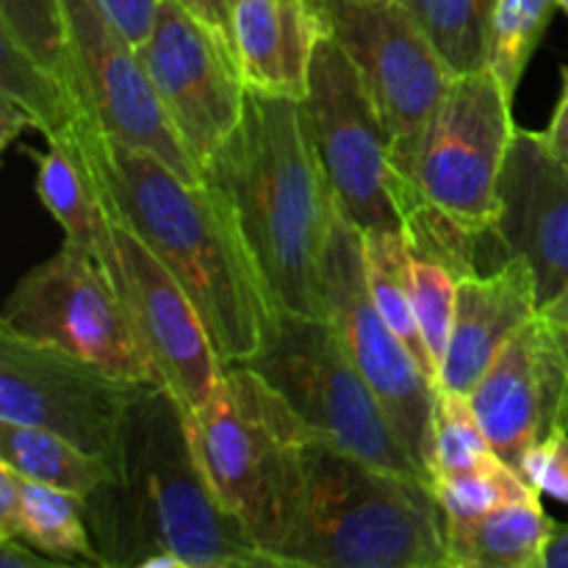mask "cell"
<instances>
[{"instance_id":"cell-38","label":"cell","mask_w":568,"mask_h":568,"mask_svg":"<svg viewBox=\"0 0 568 568\" xmlns=\"http://www.w3.org/2000/svg\"><path fill=\"white\" fill-rule=\"evenodd\" d=\"M541 314L547 316L549 322H552L555 327H558L560 333L568 338V286L564 288V292L558 294V297L552 300V303H547L541 308Z\"/></svg>"},{"instance_id":"cell-40","label":"cell","mask_w":568,"mask_h":568,"mask_svg":"<svg viewBox=\"0 0 568 568\" xmlns=\"http://www.w3.org/2000/svg\"><path fill=\"white\" fill-rule=\"evenodd\" d=\"M214 3H216V11H220V17L225 20V26H227V11H231V6L236 3V0H214Z\"/></svg>"},{"instance_id":"cell-41","label":"cell","mask_w":568,"mask_h":568,"mask_svg":"<svg viewBox=\"0 0 568 568\" xmlns=\"http://www.w3.org/2000/svg\"><path fill=\"white\" fill-rule=\"evenodd\" d=\"M558 6H560V9H564L566 14H568V0H558Z\"/></svg>"},{"instance_id":"cell-39","label":"cell","mask_w":568,"mask_h":568,"mask_svg":"<svg viewBox=\"0 0 568 568\" xmlns=\"http://www.w3.org/2000/svg\"><path fill=\"white\" fill-rule=\"evenodd\" d=\"M181 3L189 6V9H192V11H197V14H203L205 20H211V22H216V26L227 28L225 20H222V17H220V11H216L214 0H181Z\"/></svg>"},{"instance_id":"cell-33","label":"cell","mask_w":568,"mask_h":568,"mask_svg":"<svg viewBox=\"0 0 568 568\" xmlns=\"http://www.w3.org/2000/svg\"><path fill=\"white\" fill-rule=\"evenodd\" d=\"M100 3L109 11L111 20L122 28V33L139 48L153 28L161 0H100Z\"/></svg>"},{"instance_id":"cell-26","label":"cell","mask_w":568,"mask_h":568,"mask_svg":"<svg viewBox=\"0 0 568 568\" xmlns=\"http://www.w3.org/2000/svg\"><path fill=\"white\" fill-rule=\"evenodd\" d=\"M453 70L466 75L491 67V22L497 0H403Z\"/></svg>"},{"instance_id":"cell-2","label":"cell","mask_w":568,"mask_h":568,"mask_svg":"<svg viewBox=\"0 0 568 568\" xmlns=\"http://www.w3.org/2000/svg\"><path fill=\"white\" fill-rule=\"evenodd\" d=\"M203 181L220 197L277 311L327 320L325 250L338 205L300 100L247 89Z\"/></svg>"},{"instance_id":"cell-4","label":"cell","mask_w":568,"mask_h":568,"mask_svg":"<svg viewBox=\"0 0 568 568\" xmlns=\"http://www.w3.org/2000/svg\"><path fill=\"white\" fill-rule=\"evenodd\" d=\"M292 568H447V519L430 483L381 469L316 436L292 536Z\"/></svg>"},{"instance_id":"cell-36","label":"cell","mask_w":568,"mask_h":568,"mask_svg":"<svg viewBox=\"0 0 568 568\" xmlns=\"http://www.w3.org/2000/svg\"><path fill=\"white\" fill-rule=\"evenodd\" d=\"M544 142H547L549 153H552L560 164L568 166V75L564 98H560L558 109H555L552 122H549V128L544 131Z\"/></svg>"},{"instance_id":"cell-7","label":"cell","mask_w":568,"mask_h":568,"mask_svg":"<svg viewBox=\"0 0 568 568\" xmlns=\"http://www.w3.org/2000/svg\"><path fill=\"white\" fill-rule=\"evenodd\" d=\"M0 333L72 355L125 381L161 386L103 261L67 242L53 258L20 277L3 305Z\"/></svg>"},{"instance_id":"cell-9","label":"cell","mask_w":568,"mask_h":568,"mask_svg":"<svg viewBox=\"0 0 568 568\" xmlns=\"http://www.w3.org/2000/svg\"><path fill=\"white\" fill-rule=\"evenodd\" d=\"M325 303L327 322L344 353L369 383L399 442L433 486V416L438 392L403 338L383 320L369 292L364 233L342 214H336L325 250Z\"/></svg>"},{"instance_id":"cell-28","label":"cell","mask_w":568,"mask_h":568,"mask_svg":"<svg viewBox=\"0 0 568 568\" xmlns=\"http://www.w3.org/2000/svg\"><path fill=\"white\" fill-rule=\"evenodd\" d=\"M497 458L499 455L494 453L491 442L471 408V399L466 394L442 388L436 397V416H433V480L480 469Z\"/></svg>"},{"instance_id":"cell-21","label":"cell","mask_w":568,"mask_h":568,"mask_svg":"<svg viewBox=\"0 0 568 568\" xmlns=\"http://www.w3.org/2000/svg\"><path fill=\"white\" fill-rule=\"evenodd\" d=\"M555 527L541 497L447 525V568H547Z\"/></svg>"},{"instance_id":"cell-19","label":"cell","mask_w":568,"mask_h":568,"mask_svg":"<svg viewBox=\"0 0 568 568\" xmlns=\"http://www.w3.org/2000/svg\"><path fill=\"white\" fill-rule=\"evenodd\" d=\"M325 31V0H236L227 11V37L244 83L272 98L303 103Z\"/></svg>"},{"instance_id":"cell-3","label":"cell","mask_w":568,"mask_h":568,"mask_svg":"<svg viewBox=\"0 0 568 568\" xmlns=\"http://www.w3.org/2000/svg\"><path fill=\"white\" fill-rule=\"evenodd\" d=\"M105 568H277L216 499L164 388L133 410L116 477L87 499Z\"/></svg>"},{"instance_id":"cell-10","label":"cell","mask_w":568,"mask_h":568,"mask_svg":"<svg viewBox=\"0 0 568 568\" xmlns=\"http://www.w3.org/2000/svg\"><path fill=\"white\" fill-rule=\"evenodd\" d=\"M327 28L364 72L388 133L392 170L410 175L453 70L403 0H325Z\"/></svg>"},{"instance_id":"cell-12","label":"cell","mask_w":568,"mask_h":568,"mask_svg":"<svg viewBox=\"0 0 568 568\" xmlns=\"http://www.w3.org/2000/svg\"><path fill=\"white\" fill-rule=\"evenodd\" d=\"M303 109L338 214L364 233L403 231L388 192L392 153L386 125L364 72L331 28L316 44Z\"/></svg>"},{"instance_id":"cell-20","label":"cell","mask_w":568,"mask_h":568,"mask_svg":"<svg viewBox=\"0 0 568 568\" xmlns=\"http://www.w3.org/2000/svg\"><path fill=\"white\" fill-rule=\"evenodd\" d=\"M83 116L75 87L39 64L31 53L0 37V144L9 148L17 133H42L48 142L67 136Z\"/></svg>"},{"instance_id":"cell-13","label":"cell","mask_w":568,"mask_h":568,"mask_svg":"<svg viewBox=\"0 0 568 568\" xmlns=\"http://www.w3.org/2000/svg\"><path fill=\"white\" fill-rule=\"evenodd\" d=\"M139 55L183 148L200 172L236 131L247 98L227 28L181 0H161Z\"/></svg>"},{"instance_id":"cell-27","label":"cell","mask_w":568,"mask_h":568,"mask_svg":"<svg viewBox=\"0 0 568 568\" xmlns=\"http://www.w3.org/2000/svg\"><path fill=\"white\" fill-rule=\"evenodd\" d=\"M433 491L442 503L447 525H464V521L480 519L505 505L541 497V491L527 480L525 471L505 464L503 458L480 466V469L438 477L433 480Z\"/></svg>"},{"instance_id":"cell-14","label":"cell","mask_w":568,"mask_h":568,"mask_svg":"<svg viewBox=\"0 0 568 568\" xmlns=\"http://www.w3.org/2000/svg\"><path fill=\"white\" fill-rule=\"evenodd\" d=\"M67 53L83 116L131 148L148 150L186 181L200 183L197 161L183 148L159 92L150 83L139 48L122 33L100 0H61Z\"/></svg>"},{"instance_id":"cell-11","label":"cell","mask_w":568,"mask_h":568,"mask_svg":"<svg viewBox=\"0 0 568 568\" xmlns=\"http://www.w3.org/2000/svg\"><path fill=\"white\" fill-rule=\"evenodd\" d=\"M153 388L0 333V422L59 433L109 464L114 477L133 410Z\"/></svg>"},{"instance_id":"cell-25","label":"cell","mask_w":568,"mask_h":568,"mask_svg":"<svg viewBox=\"0 0 568 568\" xmlns=\"http://www.w3.org/2000/svg\"><path fill=\"white\" fill-rule=\"evenodd\" d=\"M22 541L61 566H103L87 521V499L22 477Z\"/></svg>"},{"instance_id":"cell-35","label":"cell","mask_w":568,"mask_h":568,"mask_svg":"<svg viewBox=\"0 0 568 568\" xmlns=\"http://www.w3.org/2000/svg\"><path fill=\"white\" fill-rule=\"evenodd\" d=\"M55 566H61L59 560L42 555L39 549H33L31 544L22 541V538L0 541V568H55Z\"/></svg>"},{"instance_id":"cell-24","label":"cell","mask_w":568,"mask_h":568,"mask_svg":"<svg viewBox=\"0 0 568 568\" xmlns=\"http://www.w3.org/2000/svg\"><path fill=\"white\" fill-rule=\"evenodd\" d=\"M364 250L369 292L381 308L383 320L403 338V344L410 349V355L422 366L427 381L436 386V392H442V372H438L436 361L427 349L419 322H416L414 300H410V255L403 231H366Z\"/></svg>"},{"instance_id":"cell-16","label":"cell","mask_w":568,"mask_h":568,"mask_svg":"<svg viewBox=\"0 0 568 568\" xmlns=\"http://www.w3.org/2000/svg\"><path fill=\"white\" fill-rule=\"evenodd\" d=\"M469 399L494 453L521 469L532 447L568 433V338L544 314L532 316Z\"/></svg>"},{"instance_id":"cell-34","label":"cell","mask_w":568,"mask_h":568,"mask_svg":"<svg viewBox=\"0 0 568 568\" xmlns=\"http://www.w3.org/2000/svg\"><path fill=\"white\" fill-rule=\"evenodd\" d=\"M22 538V475L0 464V541Z\"/></svg>"},{"instance_id":"cell-32","label":"cell","mask_w":568,"mask_h":568,"mask_svg":"<svg viewBox=\"0 0 568 568\" xmlns=\"http://www.w3.org/2000/svg\"><path fill=\"white\" fill-rule=\"evenodd\" d=\"M521 471L538 491L568 505V433L532 447L521 460Z\"/></svg>"},{"instance_id":"cell-22","label":"cell","mask_w":568,"mask_h":568,"mask_svg":"<svg viewBox=\"0 0 568 568\" xmlns=\"http://www.w3.org/2000/svg\"><path fill=\"white\" fill-rule=\"evenodd\" d=\"M37 194L64 231L67 244L103 258L111 242V220L72 133L53 139L39 159Z\"/></svg>"},{"instance_id":"cell-15","label":"cell","mask_w":568,"mask_h":568,"mask_svg":"<svg viewBox=\"0 0 568 568\" xmlns=\"http://www.w3.org/2000/svg\"><path fill=\"white\" fill-rule=\"evenodd\" d=\"M100 261L131 311L164 392L175 397L183 414L203 408L225 364L186 288L136 233L114 220L109 250Z\"/></svg>"},{"instance_id":"cell-6","label":"cell","mask_w":568,"mask_h":568,"mask_svg":"<svg viewBox=\"0 0 568 568\" xmlns=\"http://www.w3.org/2000/svg\"><path fill=\"white\" fill-rule=\"evenodd\" d=\"M244 364L286 399L314 436L381 469L430 483L327 320L277 311L270 342Z\"/></svg>"},{"instance_id":"cell-23","label":"cell","mask_w":568,"mask_h":568,"mask_svg":"<svg viewBox=\"0 0 568 568\" xmlns=\"http://www.w3.org/2000/svg\"><path fill=\"white\" fill-rule=\"evenodd\" d=\"M0 464L11 466L26 480L44 483L89 499L114 477L109 464L89 455L78 444L42 427L0 422Z\"/></svg>"},{"instance_id":"cell-8","label":"cell","mask_w":568,"mask_h":568,"mask_svg":"<svg viewBox=\"0 0 568 568\" xmlns=\"http://www.w3.org/2000/svg\"><path fill=\"white\" fill-rule=\"evenodd\" d=\"M514 133V98L491 67L455 75L405 178L471 233L497 239L499 178Z\"/></svg>"},{"instance_id":"cell-18","label":"cell","mask_w":568,"mask_h":568,"mask_svg":"<svg viewBox=\"0 0 568 568\" xmlns=\"http://www.w3.org/2000/svg\"><path fill=\"white\" fill-rule=\"evenodd\" d=\"M538 314L536 275L519 255H510L488 272L460 277L453 336L442 364V388L469 397L499 349Z\"/></svg>"},{"instance_id":"cell-1","label":"cell","mask_w":568,"mask_h":568,"mask_svg":"<svg viewBox=\"0 0 568 568\" xmlns=\"http://www.w3.org/2000/svg\"><path fill=\"white\" fill-rule=\"evenodd\" d=\"M105 211L186 288L222 364L253 358L275 331L272 305L225 205L148 150L116 142L89 116L72 128Z\"/></svg>"},{"instance_id":"cell-17","label":"cell","mask_w":568,"mask_h":568,"mask_svg":"<svg viewBox=\"0 0 568 568\" xmlns=\"http://www.w3.org/2000/svg\"><path fill=\"white\" fill-rule=\"evenodd\" d=\"M499 247L530 264L541 308L568 286V166L544 133L516 128L499 178Z\"/></svg>"},{"instance_id":"cell-31","label":"cell","mask_w":568,"mask_h":568,"mask_svg":"<svg viewBox=\"0 0 568 568\" xmlns=\"http://www.w3.org/2000/svg\"><path fill=\"white\" fill-rule=\"evenodd\" d=\"M458 281L460 277L442 261L410 255V300H414L416 322L438 372H442L449 336H453Z\"/></svg>"},{"instance_id":"cell-5","label":"cell","mask_w":568,"mask_h":568,"mask_svg":"<svg viewBox=\"0 0 568 568\" xmlns=\"http://www.w3.org/2000/svg\"><path fill=\"white\" fill-rule=\"evenodd\" d=\"M183 416L216 499L283 568L277 555L297 521L305 449L316 436L247 364L225 366L203 408Z\"/></svg>"},{"instance_id":"cell-29","label":"cell","mask_w":568,"mask_h":568,"mask_svg":"<svg viewBox=\"0 0 568 568\" xmlns=\"http://www.w3.org/2000/svg\"><path fill=\"white\" fill-rule=\"evenodd\" d=\"M558 0H497L491 22V70L514 98L547 31Z\"/></svg>"},{"instance_id":"cell-30","label":"cell","mask_w":568,"mask_h":568,"mask_svg":"<svg viewBox=\"0 0 568 568\" xmlns=\"http://www.w3.org/2000/svg\"><path fill=\"white\" fill-rule=\"evenodd\" d=\"M0 37H9L39 64L72 83L61 0H0Z\"/></svg>"},{"instance_id":"cell-37","label":"cell","mask_w":568,"mask_h":568,"mask_svg":"<svg viewBox=\"0 0 568 568\" xmlns=\"http://www.w3.org/2000/svg\"><path fill=\"white\" fill-rule=\"evenodd\" d=\"M547 568H568V525L555 527L547 549Z\"/></svg>"}]
</instances>
